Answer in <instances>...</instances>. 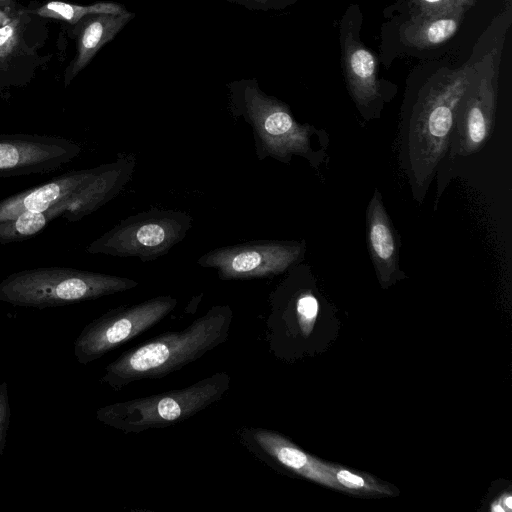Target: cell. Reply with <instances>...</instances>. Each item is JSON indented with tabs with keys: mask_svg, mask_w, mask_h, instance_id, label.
I'll list each match as a JSON object with an SVG mask.
<instances>
[{
	"mask_svg": "<svg viewBox=\"0 0 512 512\" xmlns=\"http://www.w3.org/2000/svg\"><path fill=\"white\" fill-rule=\"evenodd\" d=\"M472 72L473 65H466L438 73L423 87L403 116L400 162L419 201L449 150L456 108Z\"/></svg>",
	"mask_w": 512,
	"mask_h": 512,
	"instance_id": "obj_1",
	"label": "cell"
},
{
	"mask_svg": "<svg viewBox=\"0 0 512 512\" xmlns=\"http://www.w3.org/2000/svg\"><path fill=\"white\" fill-rule=\"evenodd\" d=\"M232 318L229 305H215L183 330L160 334L123 352L105 367L100 382L117 391L135 381L180 370L223 344Z\"/></svg>",
	"mask_w": 512,
	"mask_h": 512,
	"instance_id": "obj_2",
	"label": "cell"
},
{
	"mask_svg": "<svg viewBox=\"0 0 512 512\" xmlns=\"http://www.w3.org/2000/svg\"><path fill=\"white\" fill-rule=\"evenodd\" d=\"M227 90L229 112L251 127L258 160L271 157L288 164L297 155L314 167L320 164L321 155L312 147V136L320 131L298 123L288 105L266 94L255 78L231 81Z\"/></svg>",
	"mask_w": 512,
	"mask_h": 512,
	"instance_id": "obj_3",
	"label": "cell"
},
{
	"mask_svg": "<svg viewBox=\"0 0 512 512\" xmlns=\"http://www.w3.org/2000/svg\"><path fill=\"white\" fill-rule=\"evenodd\" d=\"M139 283L126 277L69 267L24 269L0 281V301L45 309L124 292Z\"/></svg>",
	"mask_w": 512,
	"mask_h": 512,
	"instance_id": "obj_4",
	"label": "cell"
},
{
	"mask_svg": "<svg viewBox=\"0 0 512 512\" xmlns=\"http://www.w3.org/2000/svg\"><path fill=\"white\" fill-rule=\"evenodd\" d=\"M230 383L229 374L217 372L181 389L103 406L96 411V419L125 434L165 428L219 401Z\"/></svg>",
	"mask_w": 512,
	"mask_h": 512,
	"instance_id": "obj_5",
	"label": "cell"
},
{
	"mask_svg": "<svg viewBox=\"0 0 512 512\" xmlns=\"http://www.w3.org/2000/svg\"><path fill=\"white\" fill-rule=\"evenodd\" d=\"M136 165L132 153L119 154L111 163L98 166L96 174L77 192L42 212H24L0 221V244L29 239L57 217L76 222L115 198L131 179Z\"/></svg>",
	"mask_w": 512,
	"mask_h": 512,
	"instance_id": "obj_6",
	"label": "cell"
},
{
	"mask_svg": "<svg viewBox=\"0 0 512 512\" xmlns=\"http://www.w3.org/2000/svg\"><path fill=\"white\" fill-rule=\"evenodd\" d=\"M192 222L190 214L184 211L152 208L121 220L92 241L86 252L153 261L181 242Z\"/></svg>",
	"mask_w": 512,
	"mask_h": 512,
	"instance_id": "obj_7",
	"label": "cell"
},
{
	"mask_svg": "<svg viewBox=\"0 0 512 512\" xmlns=\"http://www.w3.org/2000/svg\"><path fill=\"white\" fill-rule=\"evenodd\" d=\"M177 305L170 295L113 308L88 323L74 342L78 363L87 365L163 320Z\"/></svg>",
	"mask_w": 512,
	"mask_h": 512,
	"instance_id": "obj_8",
	"label": "cell"
},
{
	"mask_svg": "<svg viewBox=\"0 0 512 512\" xmlns=\"http://www.w3.org/2000/svg\"><path fill=\"white\" fill-rule=\"evenodd\" d=\"M496 100L497 68L492 52L473 65L470 82L457 105L451 156H470L483 148L493 130Z\"/></svg>",
	"mask_w": 512,
	"mask_h": 512,
	"instance_id": "obj_9",
	"label": "cell"
},
{
	"mask_svg": "<svg viewBox=\"0 0 512 512\" xmlns=\"http://www.w3.org/2000/svg\"><path fill=\"white\" fill-rule=\"evenodd\" d=\"M305 250L304 242L254 240L210 250L197 264L215 269L222 280L267 278L293 268Z\"/></svg>",
	"mask_w": 512,
	"mask_h": 512,
	"instance_id": "obj_10",
	"label": "cell"
},
{
	"mask_svg": "<svg viewBox=\"0 0 512 512\" xmlns=\"http://www.w3.org/2000/svg\"><path fill=\"white\" fill-rule=\"evenodd\" d=\"M81 150L78 143L60 136L0 134V178L52 172L78 157Z\"/></svg>",
	"mask_w": 512,
	"mask_h": 512,
	"instance_id": "obj_11",
	"label": "cell"
},
{
	"mask_svg": "<svg viewBox=\"0 0 512 512\" xmlns=\"http://www.w3.org/2000/svg\"><path fill=\"white\" fill-rule=\"evenodd\" d=\"M36 15L17 9L12 20L0 28V94L27 85L42 64L41 34Z\"/></svg>",
	"mask_w": 512,
	"mask_h": 512,
	"instance_id": "obj_12",
	"label": "cell"
},
{
	"mask_svg": "<svg viewBox=\"0 0 512 512\" xmlns=\"http://www.w3.org/2000/svg\"><path fill=\"white\" fill-rule=\"evenodd\" d=\"M240 439L262 461L275 463L318 484L340 490L328 463L306 453L278 432L259 427L244 428Z\"/></svg>",
	"mask_w": 512,
	"mask_h": 512,
	"instance_id": "obj_13",
	"label": "cell"
},
{
	"mask_svg": "<svg viewBox=\"0 0 512 512\" xmlns=\"http://www.w3.org/2000/svg\"><path fill=\"white\" fill-rule=\"evenodd\" d=\"M355 32L351 16L347 14L341 24L345 77L359 111L369 119L376 112L382 99V87L377 78L376 59Z\"/></svg>",
	"mask_w": 512,
	"mask_h": 512,
	"instance_id": "obj_14",
	"label": "cell"
},
{
	"mask_svg": "<svg viewBox=\"0 0 512 512\" xmlns=\"http://www.w3.org/2000/svg\"><path fill=\"white\" fill-rule=\"evenodd\" d=\"M367 245L378 279L383 287L403 276L399 267V238L378 190L366 212Z\"/></svg>",
	"mask_w": 512,
	"mask_h": 512,
	"instance_id": "obj_15",
	"label": "cell"
},
{
	"mask_svg": "<svg viewBox=\"0 0 512 512\" xmlns=\"http://www.w3.org/2000/svg\"><path fill=\"white\" fill-rule=\"evenodd\" d=\"M135 17L128 10L117 13L90 14L73 25L72 35L76 41V54L64 75V85L72 80L91 62L98 51L112 41Z\"/></svg>",
	"mask_w": 512,
	"mask_h": 512,
	"instance_id": "obj_16",
	"label": "cell"
},
{
	"mask_svg": "<svg viewBox=\"0 0 512 512\" xmlns=\"http://www.w3.org/2000/svg\"><path fill=\"white\" fill-rule=\"evenodd\" d=\"M98 166L68 171L40 186L0 201V221L24 212H42L80 190L97 172Z\"/></svg>",
	"mask_w": 512,
	"mask_h": 512,
	"instance_id": "obj_17",
	"label": "cell"
},
{
	"mask_svg": "<svg viewBox=\"0 0 512 512\" xmlns=\"http://www.w3.org/2000/svg\"><path fill=\"white\" fill-rule=\"evenodd\" d=\"M465 12L410 17L403 37L413 46L429 48L442 44L458 30Z\"/></svg>",
	"mask_w": 512,
	"mask_h": 512,
	"instance_id": "obj_18",
	"label": "cell"
},
{
	"mask_svg": "<svg viewBox=\"0 0 512 512\" xmlns=\"http://www.w3.org/2000/svg\"><path fill=\"white\" fill-rule=\"evenodd\" d=\"M126 10L125 6L115 2H97L90 5H78L56 0L49 1L36 10L31 11L41 18L63 20L74 25L79 20L90 14H117Z\"/></svg>",
	"mask_w": 512,
	"mask_h": 512,
	"instance_id": "obj_19",
	"label": "cell"
},
{
	"mask_svg": "<svg viewBox=\"0 0 512 512\" xmlns=\"http://www.w3.org/2000/svg\"><path fill=\"white\" fill-rule=\"evenodd\" d=\"M328 469L333 478L340 487V490L377 494V495H393L394 492L391 487L379 482L377 479L364 473H355L339 465L328 463Z\"/></svg>",
	"mask_w": 512,
	"mask_h": 512,
	"instance_id": "obj_20",
	"label": "cell"
},
{
	"mask_svg": "<svg viewBox=\"0 0 512 512\" xmlns=\"http://www.w3.org/2000/svg\"><path fill=\"white\" fill-rule=\"evenodd\" d=\"M476 0H412L410 17L466 12Z\"/></svg>",
	"mask_w": 512,
	"mask_h": 512,
	"instance_id": "obj_21",
	"label": "cell"
},
{
	"mask_svg": "<svg viewBox=\"0 0 512 512\" xmlns=\"http://www.w3.org/2000/svg\"><path fill=\"white\" fill-rule=\"evenodd\" d=\"M318 309V301L310 292L299 294L295 300V311L304 336H308L311 333Z\"/></svg>",
	"mask_w": 512,
	"mask_h": 512,
	"instance_id": "obj_22",
	"label": "cell"
},
{
	"mask_svg": "<svg viewBox=\"0 0 512 512\" xmlns=\"http://www.w3.org/2000/svg\"><path fill=\"white\" fill-rule=\"evenodd\" d=\"M11 408L9 400L8 384L3 381L0 384V456L6 444V438L10 426Z\"/></svg>",
	"mask_w": 512,
	"mask_h": 512,
	"instance_id": "obj_23",
	"label": "cell"
},
{
	"mask_svg": "<svg viewBox=\"0 0 512 512\" xmlns=\"http://www.w3.org/2000/svg\"><path fill=\"white\" fill-rule=\"evenodd\" d=\"M249 10L269 11L283 9L296 0H225Z\"/></svg>",
	"mask_w": 512,
	"mask_h": 512,
	"instance_id": "obj_24",
	"label": "cell"
},
{
	"mask_svg": "<svg viewBox=\"0 0 512 512\" xmlns=\"http://www.w3.org/2000/svg\"><path fill=\"white\" fill-rule=\"evenodd\" d=\"M17 9L11 10V9L0 8V28L12 20L13 15Z\"/></svg>",
	"mask_w": 512,
	"mask_h": 512,
	"instance_id": "obj_25",
	"label": "cell"
},
{
	"mask_svg": "<svg viewBox=\"0 0 512 512\" xmlns=\"http://www.w3.org/2000/svg\"><path fill=\"white\" fill-rule=\"evenodd\" d=\"M0 8L17 9V3L15 0H0Z\"/></svg>",
	"mask_w": 512,
	"mask_h": 512,
	"instance_id": "obj_26",
	"label": "cell"
}]
</instances>
